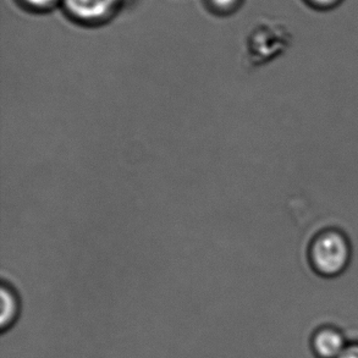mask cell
Masks as SVG:
<instances>
[{
  "label": "cell",
  "mask_w": 358,
  "mask_h": 358,
  "mask_svg": "<svg viewBox=\"0 0 358 358\" xmlns=\"http://www.w3.org/2000/svg\"><path fill=\"white\" fill-rule=\"evenodd\" d=\"M238 0H212L218 9L227 10L233 8L234 5L238 3Z\"/></svg>",
  "instance_id": "cell-8"
},
{
  "label": "cell",
  "mask_w": 358,
  "mask_h": 358,
  "mask_svg": "<svg viewBox=\"0 0 358 358\" xmlns=\"http://www.w3.org/2000/svg\"><path fill=\"white\" fill-rule=\"evenodd\" d=\"M290 43V34L282 26L261 24L247 38V60L253 68L266 65L282 55Z\"/></svg>",
  "instance_id": "cell-2"
},
{
  "label": "cell",
  "mask_w": 358,
  "mask_h": 358,
  "mask_svg": "<svg viewBox=\"0 0 358 358\" xmlns=\"http://www.w3.org/2000/svg\"><path fill=\"white\" fill-rule=\"evenodd\" d=\"M26 4L31 5L34 8H48L58 0H22Z\"/></svg>",
  "instance_id": "cell-7"
},
{
  "label": "cell",
  "mask_w": 358,
  "mask_h": 358,
  "mask_svg": "<svg viewBox=\"0 0 358 358\" xmlns=\"http://www.w3.org/2000/svg\"><path fill=\"white\" fill-rule=\"evenodd\" d=\"M124 0H63L68 13L80 21H99L107 17Z\"/></svg>",
  "instance_id": "cell-4"
},
{
  "label": "cell",
  "mask_w": 358,
  "mask_h": 358,
  "mask_svg": "<svg viewBox=\"0 0 358 358\" xmlns=\"http://www.w3.org/2000/svg\"><path fill=\"white\" fill-rule=\"evenodd\" d=\"M338 358H358V340L350 341L346 349Z\"/></svg>",
  "instance_id": "cell-6"
},
{
  "label": "cell",
  "mask_w": 358,
  "mask_h": 358,
  "mask_svg": "<svg viewBox=\"0 0 358 358\" xmlns=\"http://www.w3.org/2000/svg\"><path fill=\"white\" fill-rule=\"evenodd\" d=\"M351 261V245L343 231L328 229L315 235L310 247L313 271L323 278L341 275Z\"/></svg>",
  "instance_id": "cell-1"
},
{
  "label": "cell",
  "mask_w": 358,
  "mask_h": 358,
  "mask_svg": "<svg viewBox=\"0 0 358 358\" xmlns=\"http://www.w3.org/2000/svg\"><path fill=\"white\" fill-rule=\"evenodd\" d=\"M310 1L318 6H333L336 3H339L340 0H310Z\"/></svg>",
  "instance_id": "cell-9"
},
{
  "label": "cell",
  "mask_w": 358,
  "mask_h": 358,
  "mask_svg": "<svg viewBox=\"0 0 358 358\" xmlns=\"http://www.w3.org/2000/svg\"><path fill=\"white\" fill-rule=\"evenodd\" d=\"M344 330L335 324H320L310 333V350L315 358H338L349 345Z\"/></svg>",
  "instance_id": "cell-3"
},
{
  "label": "cell",
  "mask_w": 358,
  "mask_h": 358,
  "mask_svg": "<svg viewBox=\"0 0 358 358\" xmlns=\"http://www.w3.org/2000/svg\"><path fill=\"white\" fill-rule=\"evenodd\" d=\"M0 300H1V310H0V324L5 329L14 323L19 313V299L15 291L3 284L0 291Z\"/></svg>",
  "instance_id": "cell-5"
}]
</instances>
